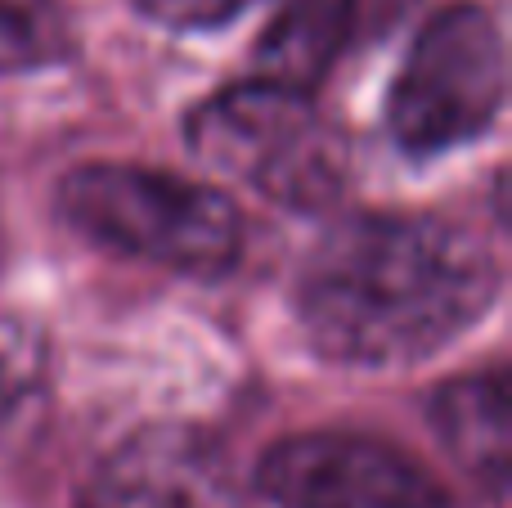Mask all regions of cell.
<instances>
[{"instance_id": "obj_2", "label": "cell", "mask_w": 512, "mask_h": 508, "mask_svg": "<svg viewBox=\"0 0 512 508\" xmlns=\"http://www.w3.org/2000/svg\"><path fill=\"white\" fill-rule=\"evenodd\" d=\"M59 212L99 248L180 275H225L243 252L239 207L221 189L158 167L86 162L63 176Z\"/></svg>"}, {"instance_id": "obj_6", "label": "cell", "mask_w": 512, "mask_h": 508, "mask_svg": "<svg viewBox=\"0 0 512 508\" xmlns=\"http://www.w3.org/2000/svg\"><path fill=\"white\" fill-rule=\"evenodd\" d=\"M77 508H252V495L216 437L153 423L99 459Z\"/></svg>"}, {"instance_id": "obj_7", "label": "cell", "mask_w": 512, "mask_h": 508, "mask_svg": "<svg viewBox=\"0 0 512 508\" xmlns=\"http://www.w3.org/2000/svg\"><path fill=\"white\" fill-rule=\"evenodd\" d=\"M432 428L450 459L486 491L504 495L512 473V396L508 374H463L432 396Z\"/></svg>"}, {"instance_id": "obj_3", "label": "cell", "mask_w": 512, "mask_h": 508, "mask_svg": "<svg viewBox=\"0 0 512 508\" xmlns=\"http://www.w3.org/2000/svg\"><path fill=\"white\" fill-rule=\"evenodd\" d=\"M185 140L207 171L297 212L328 207L346 176L342 135L315 113L310 90L265 77L203 99L185 122Z\"/></svg>"}, {"instance_id": "obj_8", "label": "cell", "mask_w": 512, "mask_h": 508, "mask_svg": "<svg viewBox=\"0 0 512 508\" xmlns=\"http://www.w3.org/2000/svg\"><path fill=\"white\" fill-rule=\"evenodd\" d=\"M360 0H279L256 45V77L292 90H315L333 68Z\"/></svg>"}, {"instance_id": "obj_9", "label": "cell", "mask_w": 512, "mask_h": 508, "mask_svg": "<svg viewBox=\"0 0 512 508\" xmlns=\"http://www.w3.org/2000/svg\"><path fill=\"white\" fill-rule=\"evenodd\" d=\"M68 50V27L54 0H0V68L23 72Z\"/></svg>"}, {"instance_id": "obj_4", "label": "cell", "mask_w": 512, "mask_h": 508, "mask_svg": "<svg viewBox=\"0 0 512 508\" xmlns=\"http://www.w3.org/2000/svg\"><path fill=\"white\" fill-rule=\"evenodd\" d=\"M508 90L504 36L490 9L459 0L427 18L387 95V131L414 158L450 153L495 126Z\"/></svg>"}, {"instance_id": "obj_10", "label": "cell", "mask_w": 512, "mask_h": 508, "mask_svg": "<svg viewBox=\"0 0 512 508\" xmlns=\"http://www.w3.org/2000/svg\"><path fill=\"white\" fill-rule=\"evenodd\" d=\"M45 374H50V351L45 338L32 324L0 315V432L36 405V396L45 392Z\"/></svg>"}, {"instance_id": "obj_5", "label": "cell", "mask_w": 512, "mask_h": 508, "mask_svg": "<svg viewBox=\"0 0 512 508\" xmlns=\"http://www.w3.org/2000/svg\"><path fill=\"white\" fill-rule=\"evenodd\" d=\"M256 491L279 508H450L418 459L360 432L274 441L256 464Z\"/></svg>"}, {"instance_id": "obj_1", "label": "cell", "mask_w": 512, "mask_h": 508, "mask_svg": "<svg viewBox=\"0 0 512 508\" xmlns=\"http://www.w3.org/2000/svg\"><path fill=\"white\" fill-rule=\"evenodd\" d=\"M499 297L481 234L441 216H351L310 248L297 315L333 365H418L468 333Z\"/></svg>"}, {"instance_id": "obj_11", "label": "cell", "mask_w": 512, "mask_h": 508, "mask_svg": "<svg viewBox=\"0 0 512 508\" xmlns=\"http://www.w3.org/2000/svg\"><path fill=\"white\" fill-rule=\"evenodd\" d=\"M252 0H140V14L171 32H212L248 9Z\"/></svg>"}]
</instances>
